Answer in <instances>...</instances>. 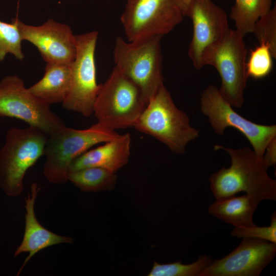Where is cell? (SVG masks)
Masks as SVG:
<instances>
[{"mask_svg": "<svg viewBox=\"0 0 276 276\" xmlns=\"http://www.w3.org/2000/svg\"><path fill=\"white\" fill-rule=\"evenodd\" d=\"M259 203L247 194L216 200L208 208L212 216L234 227L255 225L253 216Z\"/></svg>", "mask_w": 276, "mask_h": 276, "instance_id": "cell-18", "label": "cell"}, {"mask_svg": "<svg viewBox=\"0 0 276 276\" xmlns=\"http://www.w3.org/2000/svg\"><path fill=\"white\" fill-rule=\"evenodd\" d=\"M174 0H127L121 21L127 41L167 34L183 20Z\"/></svg>", "mask_w": 276, "mask_h": 276, "instance_id": "cell-9", "label": "cell"}, {"mask_svg": "<svg viewBox=\"0 0 276 276\" xmlns=\"http://www.w3.org/2000/svg\"><path fill=\"white\" fill-rule=\"evenodd\" d=\"M22 40L35 46L46 63L71 65L76 56L75 35L66 24L49 19L38 26L29 25L18 19Z\"/></svg>", "mask_w": 276, "mask_h": 276, "instance_id": "cell-14", "label": "cell"}, {"mask_svg": "<svg viewBox=\"0 0 276 276\" xmlns=\"http://www.w3.org/2000/svg\"><path fill=\"white\" fill-rule=\"evenodd\" d=\"M17 18L11 23L0 20V62L7 54H11L19 60L24 59L21 49L22 38L18 25Z\"/></svg>", "mask_w": 276, "mask_h": 276, "instance_id": "cell-22", "label": "cell"}, {"mask_svg": "<svg viewBox=\"0 0 276 276\" xmlns=\"http://www.w3.org/2000/svg\"><path fill=\"white\" fill-rule=\"evenodd\" d=\"M161 36L137 41L116 39L113 56L115 66L140 89L147 103L164 85Z\"/></svg>", "mask_w": 276, "mask_h": 276, "instance_id": "cell-3", "label": "cell"}, {"mask_svg": "<svg viewBox=\"0 0 276 276\" xmlns=\"http://www.w3.org/2000/svg\"><path fill=\"white\" fill-rule=\"evenodd\" d=\"M273 58L271 52L266 45L261 44L251 50L246 63L247 77L259 79L267 76L272 69Z\"/></svg>", "mask_w": 276, "mask_h": 276, "instance_id": "cell-23", "label": "cell"}, {"mask_svg": "<svg viewBox=\"0 0 276 276\" xmlns=\"http://www.w3.org/2000/svg\"><path fill=\"white\" fill-rule=\"evenodd\" d=\"M243 37L230 29L225 36L209 48L202 58L203 66H214L219 73L222 97L233 107L240 108L244 102L247 76V49Z\"/></svg>", "mask_w": 276, "mask_h": 276, "instance_id": "cell-7", "label": "cell"}, {"mask_svg": "<svg viewBox=\"0 0 276 276\" xmlns=\"http://www.w3.org/2000/svg\"><path fill=\"white\" fill-rule=\"evenodd\" d=\"M40 188L37 183H33L31 192L25 198L26 214L25 232L22 240L16 248L14 256L27 252L29 253L20 268L17 275L20 273L26 264L40 250L60 243H71L74 241L72 238L62 236L51 232L44 227L36 218L34 211L36 198Z\"/></svg>", "mask_w": 276, "mask_h": 276, "instance_id": "cell-15", "label": "cell"}, {"mask_svg": "<svg viewBox=\"0 0 276 276\" xmlns=\"http://www.w3.org/2000/svg\"><path fill=\"white\" fill-rule=\"evenodd\" d=\"M215 150H224L231 157V166L223 167L209 179L216 199L235 196L245 192L256 202L276 200V181L267 174L262 159L247 147L239 149L216 145Z\"/></svg>", "mask_w": 276, "mask_h": 276, "instance_id": "cell-1", "label": "cell"}, {"mask_svg": "<svg viewBox=\"0 0 276 276\" xmlns=\"http://www.w3.org/2000/svg\"><path fill=\"white\" fill-rule=\"evenodd\" d=\"M115 173L103 168L90 167L69 172L68 180L85 192L111 190L117 182Z\"/></svg>", "mask_w": 276, "mask_h": 276, "instance_id": "cell-20", "label": "cell"}, {"mask_svg": "<svg viewBox=\"0 0 276 276\" xmlns=\"http://www.w3.org/2000/svg\"><path fill=\"white\" fill-rule=\"evenodd\" d=\"M193 24L188 55L196 70L203 67L205 52L220 41L230 29L226 11L212 0H192L186 11Z\"/></svg>", "mask_w": 276, "mask_h": 276, "instance_id": "cell-12", "label": "cell"}, {"mask_svg": "<svg viewBox=\"0 0 276 276\" xmlns=\"http://www.w3.org/2000/svg\"><path fill=\"white\" fill-rule=\"evenodd\" d=\"M130 134H120L102 146L86 151L72 163L70 172L85 168L98 167L113 173L126 165L130 155Z\"/></svg>", "mask_w": 276, "mask_h": 276, "instance_id": "cell-16", "label": "cell"}, {"mask_svg": "<svg viewBox=\"0 0 276 276\" xmlns=\"http://www.w3.org/2000/svg\"><path fill=\"white\" fill-rule=\"evenodd\" d=\"M71 83L70 65L47 63L42 78L28 89L50 105L62 103L68 95Z\"/></svg>", "mask_w": 276, "mask_h": 276, "instance_id": "cell-17", "label": "cell"}, {"mask_svg": "<svg viewBox=\"0 0 276 276\" xmlns=\"http://www.w3.org/2000/svg\"><path fill=\"white\" fill-rule=\"evenodd\" d=\"M276 243L242 238L240 244L226 256L212 261L199 276H259L274 259Z\"/></svg>", "mask_w": 276, "mask_h": 276, "instance_id": "cell-13", "label": "cell"}, {"mask_svg": "<svg viewBox=\"0 0 276 276\" xmlns=\"http://www.w3.org/2000/svg\"><path fill=\"white\" fill-rule=\"evenodd\" d=\"M98 37L96 31L75 35L76 54L70 65L71 87L66 99L62 103L66 110L86 117L93 113L101 87L97 82L95 57Z\"/></svg>", "mask_w": 276, "mask_h": 276, "instance_id": "cell-10", "label": "cell"}, {"mask_svg": "<svg viewBox=\"0 0 276 276\" xmlns=\"http://www.w3.org/2000/svg\"><path fill=\"white\" fill-rule=\"evenodd\" d=\"M212 261L207 255H202L194 262L184 264L181 261L160 264L156 261L148 276H199L202 271Z\"/></svg>", "mask_w": 276, "mask_h": 276, "instance_id": "cell-21", "label": "cell"}, {"mask_svg": "<svg viewBox=\"0 0 276 276\" xmlns=\"http://www.w3.org/2000/svg\"><path fill=\"white\" fill-rule=\"evenodd\" d=\"M200 104L201 112L208 118L216 134L223 135L227 127L236 129L247 138L254 152L262 159L267 145L276 137L275 125H261L243 117L233 109L214 85L204 89Z\"/></svg>", "mask_w": 276, "mask_h": 276, "instance_id": "cell-11", "label": "cell"}, {"mask_svg": "<svg viewBox=\"0 0 276 276\" xmlns=\"http://www.w3.org/2000/svg\"><path fill=\"white\" fill-rule=\"evenodd\" d=\"M146 105L140 88L114 66L101 84L93 113L98 124L114 130L133 127Z\"/></svg>", "mask_w": 276, "mask_h": 276, "instance_id": "cell-6", "label": "cell"}, {"mask_svg": "<svg viewBox=\"0 0 276 276\" xmlns=\"http://www.w3.org/2000/svg\"><path fill=\"white\" fill-rule=\"evenodd\" d=\"M150 135L177 154H183L187 145L199 136L188 115L175 104L164 85L147 103L133 126Z\"/></svg>", "mask_w": 276, "mask_h": 276, "instance_id": "cell-2", "label": "cell"}, {"mask_svg": "<svg viewBox=\"0 0 276 276\" xmlns=\"http://www.w3.org/2000/svg\"><path fill=\"white\" fill-rule=\"evenodd\" d=\"M119 135L114 130L98 123L82 130L63 127L48 135L44 153V175L53 183H66L70 166L77 157L92 146Z\"/></svg>", "mask_w": 276, "mask_h": 276, "instance_id": "cell-4", "label": "cell"}, {"mask_svg": "<svg viewBox=\"0 0 276 276\" xmlns=\"http://www.w3.org/2000/svg\"><path fill=\"white\" fill-rule=\"evenodd\" d=\"M231 234L237 238L259 239L276 243L275 211L270 216V223L268 226H258L255 224L251 226L234 227Z\"/></svg>", "mask_w": 276, "mask_h": 276, "instance_id": "cell-25", "label": "cell"}, {"mask_svg": "<svg viewBox=\"0 0 276 276\" xmlns=\"http://www.w3.org/2000/svg\"><path fill=\"white\" fill-rule=\"evenodd\" d=\"M48 135L33 126L11 128L0 150V187L11 196L24 190L27 171L44 155Z\"/></svg>", "mask_w": 276, "mask_h": 276, "instance_id": "cell-5", "label": "cell"}, {"mask_svg": "<svg viewBox=\"0 0 276 276\" xmlns=\"http://www.w3.org/2000/svg\"><path fill=\"white\" fill-rule=\"evenodd\" d=\"M191 1L192 0H174L175 3L182 12L184 16L187 8Z\"/></svg>", "mask_w": 276, "mask_h": 276, "instance_id": "cell-27", "label": "cell"}, {"mask_svg": "<svg viewBox=\"0 0 276 276\" xmlns=\"http://www.w3.org/2000/svg\"><path fill=\"white\" fill-rule=\"evenodd\" d=\"M252 33L259 44L266 45L270 49L273 58H276V7L261 17L256 22Z\"/></svg>", "mask_w": 276, "mask_h": 276, "instance_id": "cell-24", "label": "cell"}, {"mask_svg": "<svg viewBox=\"0 0 276 276\" xmlns=\"http://www.w3.org/2000/svg\"><path fill=\"white\" fill-rule=\"evenodd\" d=\"M272 0H235L231 8L230 18L234 21L236 31L242 37L252 33L257 21L267 14Z\"/></svg>", "mask_w": 276, "mask_h": 276, "instance_id": "cell-19", "label": "cell"}, {"mask_svg": "<svg viewBox=\"0 0 276 276\" xmlns=\"http://www.w3.org/2000/svg\"><path fill=\"white\" fill-rule=\"evenodd\" d=\"M50 105L31 93L16 75L0 81V117L21 120L49 135L65 126Z\"/></svg>", "mask_w": 276, "mask_h": 276, "instance_id": "cell-8", "label": "cell"}, {"mask_svg": "<svg viewBox=\"0 0 276 276\" xmlns=\"http://www.w3.org/2000/svg\"><path fill=\"white\" fill-rule=\"evenodd\" d=\"M264 167L267 170L276 164V137L267 145L262 159Z\"/></svg>", "mask_w": 276, "mask_h": 276, "instance_id": "cell-26", "label": "cell"}, {"mask_svg": "<svg viewBox=\"0 0 276 276\" xmlns=\"http://www.w3.org/2000/svg\"></svg>", "mask_w": 276, "mask_h": 276, "instance_id": "cell-28", "label": "cell"}]
</instances>
